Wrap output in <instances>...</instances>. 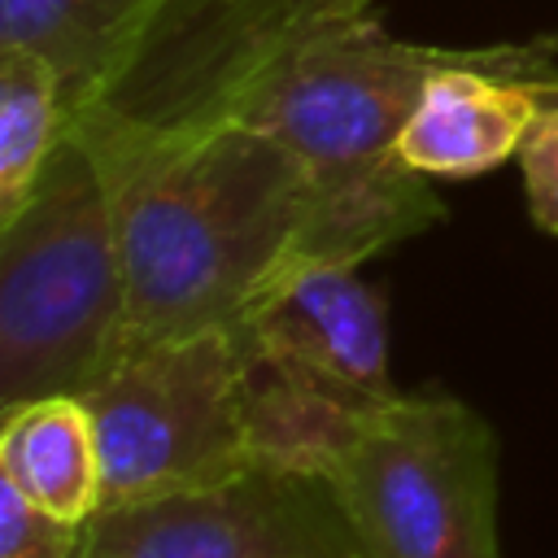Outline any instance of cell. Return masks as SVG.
I'll list each match as a JSON object with an SVG mask.
<instances>
[{
  "instance_id": "cell-2",
  "label": "cell",
  "mask_w": 558,
  "mask_h": 558,
  "mask_svg": "<svg viewBox=\"0 0 558 558\" xmlns=\"http://www.w3.org/2000/svg\"><path fill=\"white\" fill-rule=\"evenodd\" d=\"M475 52L401 39L371 4L305 9L240 48L183 126L244 122L288 144L314 174L301 257L362 266L445 222V201L401 161L397 135L432 70Z\"/></svg>"
},
{
  "instance_id": "cell-13",
  "label": "cell",
  "mask_w": 558,
  "mask_h": 558,
  "mask_svg": "<svg viewBox=\"0 0 558 558\" xmlns=\"http://www.w3.org/2000/svg\"><path fill=\"white\" fill-rule=\"evenodd\" d=\"M514 161L523 174V196H527L532 222L545 235H558V96L541 109V118L532 122Z\"/></svg>"
},
{
  "instance_id": "cell-12",
  "label": "cell",
  "mask_w": 558,
  "mask_h": 558,
  "mask_svg": "<svg viewBox=\"0 0 558 558\" xmlns=\"http://www.w3.org/2000/svg\"><path fill=\"white\" fill-rule=\"evenodd\" d=\"M87 523L57 519L0 480V558H78Z\"/></svg>"
},
{
  "instance_id": "cell-9",
  "label": "cell",
  "mask_w": 558,
  "mask_h": 558,
  "mask_svg": "<svg viewBox=\"0 0 558 558\" xmlns=\"http://www.w3.org/2000/svg\"><path fill=\"white\" fill-rule=\"evenodd\" d=\"M166 9L170 0H0V48L44 57L74 118L122 83Z\"/></svg>"
},
{
  "instance_id": "cell-1",
  "label": "cell",
  "mask_w": 558,
  "mask_h": 558,
  "mask_svg": "<svg viewBox=\"0 0 558 558\" xmlns=\"http://www.w3.org/2000/svg\"><path fill=\"white\" fill-rule=\"evenodd\" d=\"M70 126L92 144L118 218L113 349L240 323L305 253L314 174L275 135L244 122L144 126L105 109Z\"/></svg>"
},
{
  "instance_id": "cell-5",
  "label": "cell",
  "mask_w": 558,
  "mask_h": 558,
  "mask_svg": "<svg viewBox=\"0 0 558 558\" xmlns=\"http://www.w3.org/2000/svg\"><path fill=\"white\" fill-rule=\"evenodd\" d=\"M78 397L100 440V510L214 488L257 466L235 323L113 349Z\"/></svg>"
},
{
  "instance_id": "cell-11",
  "label": "cell",
  "mask_w": 558,
  "mask_h": 558,
  "mask_svg": "<svg viewBox=\"0 0 558 558\" xmlns=\"http://www.w3.org/2000/svg\"><path fill=\"white\" fill-rule=\"evenodd\" d=\"M70 131L57 70L17 48H0V222L13 218L48 157Z\"/></svg>"
},
{
  "instance_id": "cell-4",
  "label": "cell",
  "mask_w": 558,
  "mask_h": 558,
  "mask_svg": "<svg viewBox=\"0 0 558 558\" xmlns=\"http://www.w3.org/2000/svg\"><path fill=\"white\" fill-rule=\"evenodd\" d=\"M362 558H501L497 432L449 392L375 405L327 458Z\"/></svg>"
},
{
  "instance_id": "cell-10",
  "label": "cell",
  "mask_w": 558,
  "mask_h": 558,
  "mask_svg": "<svg viewBox=\"0 0 558 558\" xmlns=\"http://www.w3.org/2000/svg\"><path fill=\"white\" fill-rule=\"evenodd\" d=\"M0 480L39 510L87 523L100 510V440L78 392H48L0 410Z\"/></svg>"
},
{
  "instance_id": "cell-3",
  "label": "cell",
  "mask_w": 558,
  "mask_h": 558,
  "mask_svg": "<svg viewBox=\"0 0 558 558\" xmlns=\"http://www.w3.org/2000/svg\"><path fill=\"white\" fill-rule=\"evenodd\" d=\"M122 253L105 170L70 126L0 222V410L83 392L118 340Z\"/></svg>"
},
{
  "instance_id": "cell-6",
  "label": "cell",
  "mask_w": 558,
  "mask_h": 558,
  "mask_svg": "<svg viewBox=\"0 0 558 558\" xmlns=\"http://www.w3.org/2000/svg\"><path fill=\"white\" fill-rule=\"evenodd\" d=\"M78 558H362L323 475L257 462L214 488L105 506Z\"/></svg>"
},
{
  "instance_id": "cell-14",
  "label": "cell",
  "mask_w": 558,
  "mask_h": 558,
  "mask_svg": "<svg viewBox=\"0 0 558 558\" xmlns=\"http://www.w3.org/2000/svg\"><path fill=\"white\" fill-rule=\"evenodd\" d=\"M545 52H558V35H545V39H536Z\"/></svg>"
},
{
  "instance_id": "cell-8",
  "label": "cell",
  "mask_w": 558,
  "mask_h": 558,
  "mask_svg": "<svg viewBox=\"0 0 558 558\" xmlns=\"http://www.w3.org/2000/svg\"><path fill=\"white\" fill-rule=\"evenodd\" d=\"M558 96L554 52L541 44H488L432 70L397 153L427 179H475L519 157L532 122Z\"/></svg>"
},
{
  "instance_id": "cell-15",
  "label": "cell",
  "mask_w": 558,
  "mask_h": 558,
  "mask_svg": "<svg viewBox=\"0 0 558 558\" xmlns=\"http://www.w3.org/2000/svg\"><path fill=\"white\" fill-rule=\"evenodd\" d=\"M331 4H353V9H366L371 0H331Z\"/></svg>"
},
{
  "instance_id": "cell-7",
  "label": "cell",
  "mask_w": 558,
  "mask_h": 558,
  "mask_svg": "<svg viewBox=\"0 0 558 558\" xmlns=\"http://www.w3.org/2000/svg\"><path fill=\"white\" fill-rule=\"evenodd\" d=\"M362 266L296 257L235 323L257 366L375 410L401 388L388 362V305L357 275Z\"/></svg>"
}]
</instances>
